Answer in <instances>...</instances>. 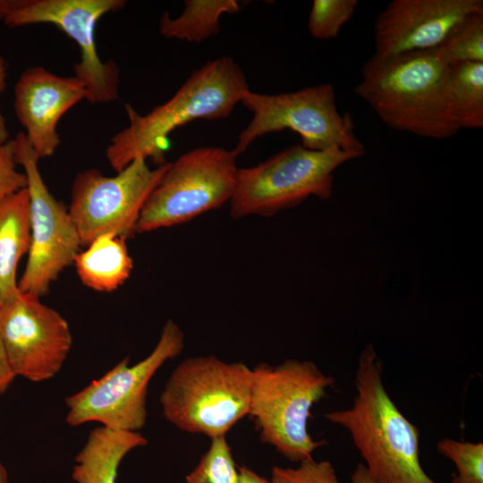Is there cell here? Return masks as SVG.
Returning <instances> with one entry per match:
<instances>
[{"instance_id":"1","label":"cell","mask_w":483,"mask_h":483,"mask_svg":"<svg viewBox=\"0 0 483 483\" xmlns=\"http://www.w3.org/2000/svg\"><path fill=\"white\" fill-rule=\"evenodd\" d=\"M450 65L436 47L400 55L374 54L354 89L387 126L434 140L460 131L451 95Z\"/></svg>"},{"instance_id":"2","label":"cell","mask_w":483,"mask_h":483,"mask_svg":"<svg viewBox=\"0 0 483 483\" xmlns=\"http://www.w3.org/2000/svg\"><path fill=\"white\" fill-rule=\"evenodd\" d=\"M249 89L242 68L224 55L195 70L168 101L147 114L126 104L129 125L111 138L109 165L117 173L137 157L166 164L167 140L175 129L198 119L227 118Z\"/></svg>"},{"instance_id":"3","label":"cell","mask_w":483,"mask_h":483,"mask_svg":"<svg viewBox=\"0 0 483 483\" xmlns=\"http://www.w3.org/2000/svg\"><path fill=\"white\" fill-rule=\"evenodd\" d=\"M382 364L374 345L360 354L352 407L325 415L345 428L370 475L382 483H436L419 459V430L397 408L385 388Z\"/></svg>"},{"instance_id":"4","label":"cell","mask_w":483,"mask_h":483,"mask_svg":"<svg viewBox=\"0 0 483 483\" xmlns=\"http://www.w3.org/2000/svg\"><path fill=\"white\" fill-rule=\"evenodd\" d=\"M252 369L216 356L183 360L160 394L165 419L179 429L210 439L225 436L249 415Z\"/></svg>"},{"instance_id":"5","label":"cell","mask_w":483,"mask_h":483,"mask_svg":"<svg viewBox=\"0 0 483 483\" xmlns=\"http://www.w3.org/2000/svg\"><path fill=\"white\" fill-rule=\"evenodd\" d=\"M334 382L309 360L290 359L275 366L257 365L252 369L249 415L262 441L289 461L312 458L326 442L309 434L310 410Z\"/></svg>"},{"instance_id":"6","label":"cell","mask_w":483,"mask_h":483,"mask_svg":"<svg viewBox=\"0 0 483 483\" xmlns=\"http://www.w3.org/2000/svg\"><path fill=\"white\" fill-rule=\"evenodd\" d=\"M364 154L337 148L310 150L300 145L274 155L255 166L239 168L229 201L233 219L272 216L311 196L330 199L334 172Z\"/></svg>"},{"instance_id":"7","label":"cell","mask_w":483,"mask_h":483,"mask_svg":"<svg viewBox=\"0 0 483 483\" xmlns=\"http://www.w3.org/2000/svg\"><path fill=\"white\" fill-rule=\"evenodd\" d=\"M238 156L233 149L200 147L169 162L141 209L136 233L189 222L229 202Z\"/></svg>"},{"instance_id":"8","label":"cell","mask_w":483,"mask_h":483,"mask_svg":"<svg viewBox=\"0 0 483 483\" xmlns=\"http://www.w3.org/2000/svg\"><path fill=\"white\" fill-rule=\"evenodd\" d=\"M241 103L253 115L239 135L233 149L238 155L256 139L284 129L298 133L301 145L310 150L337 148L365 154V147L354 132L351 115L340 114L337 109L331 83L277 95L259 94L249 89Z\"/></svg>"},{"instance_id":"9","label":"cell","mask_w":483,"mask_h":483,"mask_svg":"<svg viewBox=\"0 0 483 483\" xmlns=\"http://www.w3.org/2000/svg\"><path fill=\"white\" fill-rule=\"evenodd\" d=\"M183 347V332L168 319L157 345L145 359L130 366L129 357L124 358L65 399L67 424L77 427L96 421L111 429L139 432L147 421V394L152 377Z\"/></svg>"},{"instance_id":"10","label":"cell","mask_w":483,"mask_h":483,"mask_svg":"<svg viewBox=\"0 0 483 483\" xmlns=\"http://www.w3.org/2000/svg\"><path fill=\"white\" fill-rule=\"evenodd\" d=\"M124 0H0V21L11 28L53 24L72 39L80 49L74 76L85 86L87 100L107 104L119 97L120 70L97 53L95 30L106 13L124 7Z\"/></svg>"},{"instance_id":"11","label":"cell","mask_w":483,"mask_h":483,"mask_svg":"<svg viewBox=\"0 0 483 483\" xmlns=\"http://www.w3.org/2000/svg\"><path fill=\"white\" fill-rule=\"evenodd\" d=\"M168 163L151 169L145 158L137 157L114 176L97 168L79 173L68 211L81 246L104 234L124 240L133 236L141 209Z\"/></svg>"},{"instance_id":"12","label":"cell","mask_w":483,"mask_h":483,"mask_svg":"<svg viewBox=\"0 0 483 483\" xmlns=\"http://www.w3.org/2000/svg\"><path fill=\"white\" fill-rule=\"evenodd\" d=\"M16 162L24 169L30 198V246L20 292L41 298L60 273L74 261L81 246L68 208L47 187L38 168L40 159L23 131L13 139Z\"/></svg>"},{"instance_id":"13","label":"cell","mask_w":483,"mask_h":483,"mask_svg":"<svg viewBox=\"0 0 483 483\" xmlns=\"http://www.w3.org/2000/svg\"><path fill=\"white\" fill-rule=\"evenodd\" d=\"M0 338L16 377L36 383L60 371L72 344L67 320L20 291L0 303Z\"/></svg>"},{"instance_id":"14","label":"cell","mask_w":483,"mask_h":483,"mask_svg":"<svg viewBox=\"0 0 483 483\" xmlns=\"http://www.w3.org/2000/svg\"><path fill=\"white\" fill-rule=\"evenodd\" d=\"M474 13H483L482 0H394L376 18L375 54L389 56L436 47Z\"/></svg>"},{"instance_id":"15","label":"cell","mask_w":483,"mask_h":483,"mask_svg":"<svg viewBox=\"0 0 483 483\" xmlns=\"http://www.w3.org/2000/svg\"><path fill=\"white\" fill-rule=\"evenodd\" d=\"M87 97L84 84L75 76H59L39 65L21 74L14 86V111L39 158L55 153L61 144L59 120Z\"/></svg>"},{"instance_id":"16","label":"cell","mask_w":483,"mask_h":483,"mask_svg":"<svg viewBox=\"0 0 483 483\" xmlns=\"http://www.w3.org/2000/svg\"><path fill=\"white\" fill-rule=\"evenodd\" d=\"M147 444L140 432L95 428L74 458L72 478L76 483H115L123 458Z\"/></svg>"},{"instance_id":"17","label":"cell","mask_w":483,"mask_h":483,"mask_svg":"<svg viewBox=\"0 0 483 483\" xmlns=\"http://www.w3.org/2000/svg\"><path fill=\"white\" fill-rule=\"evenodd\" d=\"M30 246V198L25 188L0 201V303L18 293L17 267Z\"/></svg>"},{"instance_id":"18","label":"cell","mask_w":483,"mask_h":483,"mask_svg":"<svg viewBox=\"0 0 483 483\" xmlns=\"http://www.w3.org/2000/svg\"><path fill=\"white\" fill-rule=\"evenodd\" d=\"M125 241L104 234L79 251L73 264L84 285L97 292H112L130 277L133 260Z\"/></svg>"},{"instance_id":"19","label":"cell","mask_w":483,"mask_h":483,"mask_svg":"<svg viewBox=\"0 0 483 483\" xmlns=\"http://www.w3.org/2000/svg\"><path fill=\"white\" fill-rule=\"evenodd\" d=\"M240 10L236 0H186L180 16L172 18L168 12L162 14L159 32L168 38L199 43L219 33L222 14Z\"/></svg>"},{"instance_id":"20","label":"cell","mask_w":483,"mask_h":483,"mask_svg":"<svg viewBox=\"0 0 483 483\" xmlns=\"http://www.w3.org/2000/svg\"><path fill=\"white\" fill-rule=\"evenodd\" d=\"M451 95L460 129L483 127V62L450 67Z\"/></svg>"},{"instance_id":"21","label":"cell","mask_w":483,"mask_h":483,"mask_svg":"<svg viewBox=\"0 0 483 483\" xmlns=\"http://www.w3.org/2000/svg\"><path fill=\"white\" fill-rule=\"evenodd\" d=\"M436 48L450 66L483 62V13H474L465 18Z\"/></svg>"},{"instance_id":"22","label":"cell","mask_w":483,"mask_h":483,"mask_svg":"<svg viewBox=\"0 0 483 483\" xmlns=\"http://www.w3.org/2000/svg\"><path fill=\"white\" fill-rule=\"evenodd\" d=\"M207 453L185 483H237L238 469L225 436L211 438Z\"/></svg>"},{"instance_id":"23","label":"cell","mask_w":483,"mask_h":483,"mask_svg":"<svg viewBox=\"0 0 483 483\" xmlns=\"http://www.w3.org/2000/svg\"><path fill=\"white\" fill-rule=\"evenodd\" d=\"M358 4L357 0H314L308 20L309 34L321 40L336 38Z\"/></svg>"},{"instance_id":"24","label":"cell","mask_w":483,"mask_h":483,"mask_svg":"<svg viewBox=\"0 0 483 483\" xmlns=\"http://www.w3.org/2000/svg\"><path fill=\"white\" fill-rule=\"evenodd\" d=\"M436 449L456 467L457 474L451 483H483V444L444 438Z\"/></svg>"},{"instance_id":"25","label":"cell","mask_w":483,"mask_h":483,"mask_svg":"<svg viewBox=\"0 0 483 483\" xmlns=\"http://www.w3.org/2000/svg\"><path fill=\"white\" fill-rule=\"evenodd\" d=\"M271 483H339L330 462H317L309 458L300 462L296 468L274 466Z\"/></svg>"},{"instance_id":"26","label":"cell","mask_w":483,"mask_h":483,"mask_svg":"<svg viewBox=\"0 0 483 483\" xmlns=\"http://www.w3.org/2000/svg\"><path fill=\"white\" fill-rule=\"evenodd\" d=\"M15 142L10 139L0 144V201L27 188V177L16 169Z\"/></svg>"},{"instance_id":"27","label":"cell","mask_w":483,"mask_h":483,"mask_svg":"<svg viewBox=\"0 0 483 483\" xmlns=\"http://www.w3.org/2000/svg\"><path fill=\"white\" fill-rule=\"evenodd\" d=\"M15 377L16 375L12 369L0 338V395L5 393Z\"/></svg>"},{"instance_id":"28","label":"cell","mask_w":483,"mask_h":483,"mask_svg":"<svg viewBox=\"0 0 483 483\" xmlns=\"http://www.w3.org/2000/svg\"><path fill=\"white\" fill-rule=\"evenodd\" d=\"M7 68L6 60L0 55V97L6 88ZM9 140V131L6 127L5 119L0 111V144Z\"/></svg>"},{"instance_id":"29","label":"cell","mask_w":483,"mask_h":483,"mask_svg":"<svg viewBox=\"0 0 483 483\" xmlns=\"http://www.w3.org/2000/svg\"><path fill=\"white\" fill-rule=\"evenodd\" d=\"M351 483H382L373 478L365 464L359 463L351 475Z\"/></svg>"},{"instance_id":"30","label":"cell","mask_w":483,"mask_h":483,"mask_svg":"<svg viewBox=\"0 0 483 483\" xmlns=\"http://www.w3.org/2000/svg\"><path fill=\"white\" fill-rule=\"evenodd\" d=\"M237 483H271L247 467L238 468Z\"/></svg>"},{"instance_id":"31","label":"cell","mask_w":483,"mask_h":483,"mask_svg":"<svg viewBox=\"0 0 483 483\" xmlns=\"http://www.w3.org/2000/svg\"><path fill=\"white\" fill-rule=\"evenodd\" d=\"M0 483H8L7 470L1 461H0Z\"/></svg>"}]
</instances>
